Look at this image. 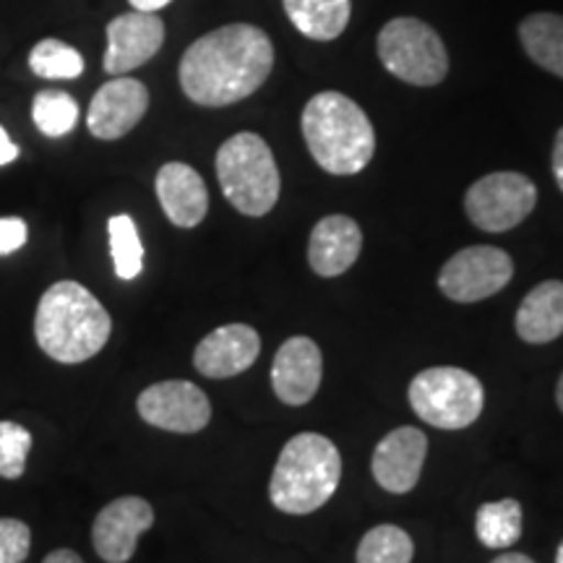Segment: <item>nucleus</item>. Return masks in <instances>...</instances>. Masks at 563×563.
<instances>
[{
    "label": "nucleus",
    "instance_id": "nucleus-1",
    "mask_svg": "<svg viewBox=\"0 0 563 563\" xmlns=\"http://www.w3.org/2000/svg\"><path fill=\"white\" fill-rule=\"evenodd\" d=\"M274 68L269 34L253 24H228L183 53L180 89L201 108H224L262 89Z\"/></svg>",
    "mask_w": 563,
    "mask_h": 563
},
{
    "label": "nucleus",
    "instance_id": "nucleus-2",
    "mask_svg": "<svg viewBox=\"0 0 563 563\" xmlns=\"http://www.w3.org/2000/svg\"><path fill=\"white\" fill-rule=\"evenodd\" d=\"M110 332V313L79 282H55L42 292L34 313V336L53 361L66 365L89 361L108 344Z\"/></svg>",
    "mask_w": 563,
    "mask_h": 563
},
{
    "label": "nucleus",
    "instance_id": "nucleus-3",
    "mask_svg": "<svg viewBox=\"0 0 563 563\" xmlns=\"http://www.w3.org/2000/svg\"><path fill=\"white\" fill-rule=\"evenodd\" d=\"M302 139L308 152L332 175H355L376 154V131L355 100L340 91H321L302 110Z\"/></svg>",
    "mask_w": 563,
    "mask_h": 563
},
{
    "label": "nucleus",
    "instance_id": "nucleus-4",
    "mask_svg": "<svg viewBox=\"0 0 563 563\" xmlns=\"http://www.w3.org/2000/svg\"><path fill=\"white\" fill-rule=\"evenodd\" d=\"M340 449L321 433H298L285 443L274 464L269 498L279 511L302 517L319 511L340 488Z\"/></svg>",
    "mask_w": 563,
    "mask_h": 563
},
{
    "label": "nucleus",
    "instance_id": "nucleus-5",
    "mask_svg": "<svg viewBox=\"0 0 563 563\" xmlns=\"http://www.w3.org/2000/svg\"><path fill=\"white\" fill-rule=\"evenodd\" d=\"M217 180L232 207L245 217H264L279 201V170L269 144L258 133L230 136L217 152Z\"/></svg>",
    "mask_w": 563,
    "mask_h": 563
},
{
    "label": "nucleus",
    "instance_id": "nucleus-6",
    "mask_svg": "<svg viewBox=\"0 0 563 563\" xmlns=\"http://www.w3.org/2000/svg\"><path fill=\"white\" fill-rule=\"evenodd\" d=\"M410 407L422 422L443 431H462L481 418L485 389L470 371L454 365H435L412 378Z\"/></svg>",
    "mask_w": 563,
    "mask_h": 563
},
{
    "label": "nucleus",
    "instance_id": "nucleus-7",
    "mask_svg": "<svg viewBox=\"0 0 563 563\" xmlns=\"http://www.w3.org/2000/svg\"><path fill=\"white\" fill-rule=\"evenodd\" d=\"M378 58L391 76L412 87H435L446 79L449 55L443 40L426 21L399 16L378 34Z\"/></svg>",
    "mask_w": 563,
    "mask_h": 563
},
{
    "label": "nucleus",
    "instance_id": "nucleus-8",
    "mask_svg": "<svg viewBox=\"0 0 563 563\" xmlns=\"http://www.w3.org/2000/svg\"><path fill=\"white\" fill-rule=\"evenodd\" d=\"M538 203V188L522 173H490L464 194L470 222L485 232H506L522 224Z\"/></svg>",
    "mask_w": 563,
    "mask_h": 563
},
{
    "label": "nucleus",
    "instance_id": "nucleus-9",
    "mask_svg": "<svg viewBox=\"0 0 563 563\" xmlns=\"http://www.w3.org/2000/svg\"><path fill=\"white\" fill-rule=\"evenodd\" d=\"M514 277L511 256L496 245H470L454 253L439 274V287L454 302H477L501 292Z\"/></svg>",
    "mask_w": 563,
    "mask_h": 563
},
{
    "label": "nucleus",
    "instance_id": "nucleus-10",
    "mask_svg": "<svg viewBox=\"0 0 563 563\" xmlns=\"http://www.w3.org/2000/svg\"><path fill=\"white\" fill-rule=\"evenodd\" d=\"M136 410L141 420L170 433H199L211 420L207 394L196 384L180 382V378L146 386L139 394Z\"/></svg>",
    "mask_w": 563,
    "mask_h": 563
},
{
    "label": "nucleus",
    "instance_id": "nucleus-11",
    "mask_svg": "<svg viewBox=\"0 0 563 563\" xmlns=\"http://www.w3.org/2000/svg\"><path fill=\"white\" fill-rule=\"evenodd\" d=\"M154 525V509L146 498L123 496L110 501L91 525V543L104 563H129L139 538Z\"/></svg>",
    "mask_w": 563,
    "mask_h": 563
},
{
    "label": "nucleus",
    "instance_id": "nucleus-12",
    "mask_svg": "<svg viewBox=\"0 0 563 563\" xmlns=\"http://www.w3.org/2000/svg\"><path fill=\"white\" fill-rule=\"evenodd\" d=\"M146 110H150V89L144 87V81L115 76L91 97L87 112L89 133L102 141L123 139L125 133L136 129Z\"/></svg>",
    "mask_w": 563,
    "mask_h": 563
},
{
    "label": "nucleus",
    "instance_id": "nucleus-13",
    "mask_svg": "<svg viewBox=\"0 0 563 563\" xmlns=\"http://www.w3.org/2000/svg\"><path fill=\"white\" fill-rule=\"evenodd\" d=\"M165 42V21L157 13L131 11L115 16L108 24V51H104V74L125 76L144 66L159 53Z\"/></svg>",
    "mask_w": 563,
    "mask_h": 563
},
{
    "label": "nucleus",
    "instance_id": "nucleus-14",
    "mask_svg": "<svg viewBox=\"0 0 563 563\" xmlns=\"http://www.w3.org/2000/svg\"><path fill=\"white\" fill-rule=\"evenodd\" d=\"M323 357L311 336H290L272 361V389L279 402L302 407L319 394Z\"/></svg>",
    "mask_w": 563,
    "mask_h": 563
},
{
    "label": "nucleus",
    "instance_id": "nucleus-15",
    "mask_svg": "<svg viewBox=\"0 0 563 563\" xmlns=\"http://www.w3.org/2000/svg\"><path fill=\"white\" fill-rule=\"evenodd\" d=\"M428 454V439L420 428L402 426L394 428L391 433H386L378 441L376 452H373V477L382 485L384 490L397 493H410L420 481L422 464H426Z\"/></svg>",
    "mask_w": 563,
    "mask_h": 563
},
{
    "label": "nucleus",
    "instance_id": "nucleus-16",
    "mask_svg": "<svg viewBox=\"0 0 563 563\" xmlns=\"http://www.w3.org/2000/svg\"><path fill=\"white\" fill-rule=\"evenodd\" d=\"M262 336L249 323H228L203 336L194 352V365L207 378H232L258 361Z\"/></svg>",
    "mask_w": 563,
    "mask_h": 563
},
{
    "label": "nucleus",
    "instance_id": "nucleus-17",
    "mask_svg": "<svg viewBox=\"0 0 563 563\" xmlns=\"http://www.w3.org/2000/svg\"><path fill=\"white\" fill-rule=\"evenodd\" d=\"M154 188H157L162 211L175 228L191 230L203 222L209 211V191L207 183L191 165H186V162L162 165Z\"/></svg>",
    "mask_w": 563,
    "mask_h": 563
},
{
    "label": "nucleus",
    "instance_id": "nucleus-18",
    "mask_svg": "<svg viewBox=\"0 0 563 563\" xmlns=\"http://www.w3.org/2000/svg\"><path fill=\"white\" fill-rule=\"evenodd\" d=\"M363 251V232L352 217L329 214L316 224L308 241V264L319 277H340L357 262Z\"/></svg>",
    "mask_w": 563,
    "mask_h": 563
},
{
    "label": "nucleus",
    "instance_id": "nucleus-19",
    "mask_svg": "<svg viewBox=\"0 0 563 563\" xmlns=\"http://www.w3.org/2000/svg\"><path fill=\"white\" fill-rule=\"evenodd\" d=\"M519 340L530 344H548L563 334V282H540L527 298L519 302L517 311Z\"/></svg>",
    "mask_w": 563,
    "mask_h": 563
},
{
    "label": "nucleus",
    "instance_id": "nucleus-20",
    "mask_svg": "<svg viewBox=\"0 0 563 563\" xmlns=\"http://www.w3.org/2000/svg\"><path fill=\"white\" fill-rule=\"evenodd\" d=\"M295 30L308 40L332 42L347 30L352 0H282Z\"/></svg>",
    "mask_w": 563,
    "mask_h": 563
},
{
    "label": "nucleus",
    "instance_id": "nucleus-21",
    "mask_svg": "<svg viewBox=\"0 0 563 563\" xmlns=\"http://www.w3.org/2000/svg\"><path fill=\"white\" fill-rule=\"evenodd\" d=\"M525 53L540 68L563 79V16L559 13H532L519 24Z\"/></svg>",
    "mask_w": 563,
    "mask_h": 563
},
{
    "label": "nucleus",
    "instance_id": "nucleus-22",
    "mask_svg": "<svg viewBox=\"0 0 563 563\" xmlns=\"http://www.w3.org/2000/svg\"><path fill=\"white\" fill-rule=\"evenodd\" d=\"M522 504L514 498H501V501H488L477 509L475 532L477 540L493 551H506L522 538Z\"/></svg>",
    "mask_w": 563,
    "mask_h": 563
},
{
    "label": "nucleus",
    "instance_id": "nucleus-23",
    "mask_svg": "<svg viewBox=\"0 0 563 563\" xmlns=\"http://www.w3.org/2000/svg\"><path fill=\"white\" fill-rule=\"evenodd\" d=\"M32 121L45 136L60 139L79 123V104L68 91L42 89L40 95H34Z\"/></svg>",
    "mask_w": 563,
    "mask_h": 563
},
{
    "label": "nucleus",
    "instance_id": "nucleus-24",
    "mask_svg": "<svg viewBox=\"0 0 563 563\" xmlns=\"http://www.w3.org/2000/svg\"><path fill=\"white\" fill-rule=\"evenodd\" d=\"M412 538L397 525H378L357 545V563H412Z\"/></svg>",
    "mask_w": 563,
    "mask_h": 563
},
{
    "label": "nucleus",
    "instance_id": "nucleus-25",
    "mask_svg": "<svg viewBox=\"0 0 563 563\" xmlns=\"http://www.w3.org/2000/svg\"><path fill=\"white\" fill-rule=\"evenodd\" d=\"M81 53L60 40H40L30 53V68L40 79H79L84 74Z\"/></svg>",
    "mask_w": 563,
    "mask_h": 563
},
{
    "label": "nucleus",
    "instance_id": "nucleus-26",
    "mask_svg": "<svg viewBox=\"0 0 563 563\" xmlns=\"http://www.w3.org/2000/svg\"><path fill=\"white\" fill-rule=\"evenodd\" d=\"M112 266L121 279H136L144 269V245H141L136 222L129 214H115L108 222Z\"/></svg>",
    "mask_w": 563,
    "mask_h": 563
},
{
    "label": "nucleus",
    "instance_id": "nucleus-27",
    "mask_svg": "<svg viewBox=\"0 0 563 563\" xmlns=\"http://www.w3.org/2000/svg\"><path fill=\"white\" fill-rule=\"evenodd\" d=\"M32 433L21 422L0 420V477L19 481L26 473V456L32 452Z\"/></svg>",
    "mask_w": 563,
    "mask_h": 563
},
{
    "label": "nucleus",
    "instance_id": "nucleus-28",
    "mask_svg": "<svg viewBox=\"0 0 563 563\" xmlns=\"http://www.w3.org/2000/svg\"><path fill=\"white\" fill-rule=\"evenodd\" d=\"M32 548V530L21 519H0V563H24Z\"/></svg>",
    "mask_w": 563,
    "mask_h": 563
},
{
    "label": "nucleus",
    "instance_id": "nucleus-29",
    "mask_svg": "<svg viewBox=\"0 0 563 563\" xmlns=\"http://www.w3.org/2000/svg\"><path fill=\"white\" fill-rule=\"evenodd\" d=\"M26 238V222L21 217H0V256L24 249Z\"/></svg>",
    "mask_w": 563,
    "mask_h": 563
},
{
    "label": "nucleus",
    "instance_id": "nucleus-30",
    "mask_svg": "<svg viewBox=\"0 0 563 563\" xmlns=\"http://www.w3.org/2000/svg\"><path fill=\"white\" fill-rule=\"evenodd\" d=\"M16 157H19V146L11 141L9 131H5L3 125H0V167L11 165V162L16 159Z\"/></svg>",
    "mask_w": 563,
    "mask_h": 563
},
{
    "label": "nucleus",
    "instance_id": "nucleus-31",
    "mask_svg": "<svg viewBox=\"0 0 563 563\" xmlns=\"http://www.w3.org/2000/svg\"><path fill=\"white\" fill-rule=\"evenodd\" d=\"M553 175L563 194V129L555 133V141H553Z\"/></svg>",
    "mask_w": 563,
    "mask_h": 563
},
{
    "label": "nucleus",
    "instance_id": "nucleus-32",
    "mask_svg": "<svg viewBox=\"0 0 563 563\" xmlns=\"http://www.w3.org/2000/svg\"><path fill=\"white\" fill-rule=\"evenodd\" d=\"M42 563H84L81 555L76 551H70V548H58V551L47 553V559Z\"/></svg>",
    "mask_w": 563,
    "mask_h": 563
},
{
    "label": "nucleus",
    "instance_id": "nucleus-33",
    "mask_svg": "<svg viewBox=\"0 0 563 563\" xmlns=\"http://www.w3.org/2000/svg\"><path fill=\"white\" fill-rule=\"evenodd\" d=\"M133 5V11H150V13H157L159 9H165V5H170L173 0H129Z\"/></svg>",
    "mask_w": 563,
    "mask_h": 563
},
{
    "label": "nucleus",
    "instance_id": "nucleus-34",
    "mask_svg": "<svg viewBox=\"0 0 563 563\" xmlns=\"http://www.w3.org/2000/svg\"><path fill=\"white\" fill-rule=\"evenodd\" d=\"M490 563H534V561L525 553H501V555H496Z\"/></svg>",
    "mask_w": 563,
    "mask_h": 563
},
{
    "label": "nucleus",
    "instance_id": "nucleus-35",
    "mask_svg": "<svg viewBox=\"0 0 563 563\" xmlns=\"http://www.w3.org/2000/svg\"><path fill=\"white\" fill-rule=\"evenodd\" d=\"M555 402H559L561 412H563V373H561V378H559V386H555Z\"/></svg>",
    "mask_w": 563,
    "mask_h": 563
},
{
    "label": "nucleus",
    "instance_id": "nucleus-36",
    "mask_svg": "<svg viewBox=\"0 0 563 563\" xmlns=\"http://www.w3.org/2000/svg\"><path fill=\"white\" fill-rule=\"evenodd\" d=\"M555 563H563V543L559 545V551H555Z\"/></svg>",
    "mask_w": 563,
    "mask_h": 563
}]
</instances>
